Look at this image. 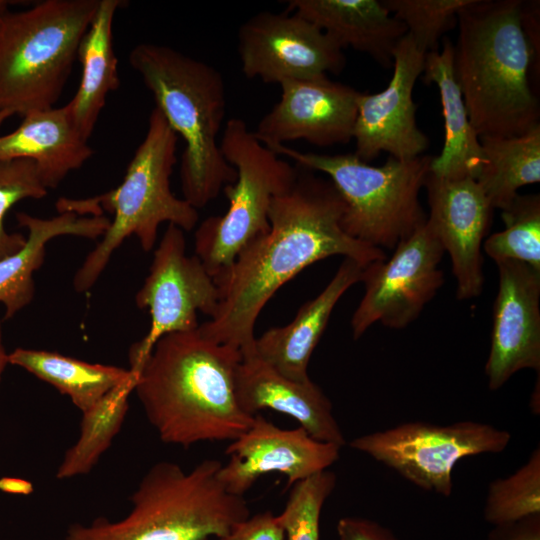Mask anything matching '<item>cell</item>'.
<instances>
[{
  "mask_svg": "<svg viewBox=\"0 0 540 540\" xmlns=\"http://www.w3.org/2000/svg\"><path fill=\"white\" fill-rule=\"evenodd\" d=\"M296 165L292 187L272 200L270 228L248 244L232 265L214 278L219 291L216 314L198 326L215 343L255 353V324L276 291L306 267L341 255L363 267L383 260L382 249L350 237L342 228L345 205L328 178Z\"/></svg>",
  "mask_w": 540,
  "mask_h": 540,
  "instance_id": "6da1fadb",
  "label": "cell"
},
{
  "mask_svg": "<svg viewBox=\"0 0 540 540\" xmlns=\"http://www.w3.org/2000/svg\"><path fill=\"white\" fill-rule=\"evenodd\" d=\"M242 353L198 329L160 338L138 371L136 393L160 440L189 447L233 441L252 425L235 393Z\"/></svg>",
  "mask_w": 540,
  "mask_h": 540,
  "instance_id": "7a4b0ae2",
  "label": "cell"
},
{
  "mask_svg": "<svg viewBox=\"0 0 540 540\" xmlns=\"http://www.w3.org/2000/svg\"><path fill=\"white\" fill-rule=\"evenodd\" d=\"M522 3L471 0L457 15L454 72L479 137L517 136L540 124L530 82L539 58L523 27Z\"/></svg>",
  "mask_w": 540,
  "mask_h": 540,
  "instance_id": "3957f363",
  "label": "cell"
},
{
  "mask_svg": "<svg viewBox=\"0 0 540 540\" xmlns=\"http://www.w3.org/2000/svg\"><path fill=\"white\" fill-rule=\"evenodd\" d=\"M157 107L185 147L180 181L183 199L201 209L236 180L218 135L226 113V86L212 65L170 46L139 43L129 54Z\"/></svg>",
  "mask_w": 540,
  "mask_h": 540,
  "instance_id": "277c9868",
  "label": "cell"
},
{
  "mask_svg": "<svg viewBox=\"0 0 540 540\" xmlns=\"http://www.w3.org/2000/svg\"><path fill=\"white\" fill-rule=\"evenodd\" d=\"M178 138L161 111L154 107L146 134L117 187L93 197H62L56 202L58 213L103 216L107 211L113 215L101 240L74 276L73 285L78 293L94 286L114 251L128 237L136 236L142 249L148 252L155 246L162 223L168 222L183 231L196 227L198 210L176 197L170 187V176L177 163Z\"/></svg>",
  "mask_w": 540,
  "mask_h": 540,
  "instance_id": "5b68a950",
  "label": "cell"
},
{
  "mask_svg": "<svg viewBox=\"0 0 540 540\" xmlns=\"http://www.w3.org/2000/svg\"><path fill=\"white\" fill-rule=\"evenodd\" d=\"M221 466L218 460L206 459L186 472L174 462H157L130 496L131 509L125 517L73 523L65 540L221 538L250 516L244 496L228 492L219 480Z\"/></svg>",
  "mask_w": 540,
  "mask_h": 540,
  "instance_id": "8992f818",
  "label": "cell"
},
{
  "mask_svg": "<svg viewBox=\"0 0 540 540\" xmlns=\"http://www.w3.org/2000/svg\"><path fill=\"white\" fill-rule=\"evenodd\" d=\"M100 0H44L0 17V112L54 107Z\"/></svg>",
  "mask_w": 540,
  "mask_h": 540,
  "instance_id": "52a82bcc",
  "label": "cell"
},
{
  "mask_svg": "<svg viewBox=\"0 0 540 540\" xmlns=\"http://www.w3.org/2000/svg\"><path fill=\"white\" fill-rule=\"evenodd\" d=\"M271 150L327 175L345 205L343 230L368 246L394 250L426 223L419 194L432 156L411 160L389 156L381 166H372L354 153L301 152L286 145Z\"/></svg>",
  "mask_w": 540,
  "mask_h": 540,
  "instance_id": "ba28073f",
  "label": "cell"
},
{
  "mask_svg": "<svg viewBox=\"0 0 540 540\" xmlns=\"http://www.w3.org/2000/svg\"><path fill=\"white\" fill-rule=\"evenodd\" d=\"M220 149L236 180L223 188L229 201L222 216H210L195 232V255L214 278L226 271L252 241L268 232L274 197L295 182L296 165L264 146L240 118L226 121Z\"/></svg>",
  "mask_w": 540,
  "mask_h": 540,
  "instance_id": "9c48e42d",
  "label": "cell"
},
{
  "mask_svg": "<svg viewBox=\"0 0 540 540\" xmlns=\"http://www.w3.org/2000/svg\"><path fill=\"white\" fill-rule=\"evenodd\" d=\"M511 440L490 424L460 421L450 425L406 422L355 438L350 447L395 470L406 480L445 497L452 492V470L462 458L499 453Z\"/></svg>",
  "mask_w": 540,
  "mask_h": 540,
  "instance_id": "30bf717a",
  "label": "cell"
},
{
  "mask_svg": "<svg viewBox=\"0 0 540 540\" xmlns=\"http://www.w3.org/2000/svg\"><path fill=\"white\" fill-rule=\"evenodd\" d=\"M138 308L149 311L146 335L132 345L130 369L138 372L156 342L174 332L196 330L197 312L216 314L219 291L213 277L194 254H186L184 231L168 224L154 251L149 273L136 294Z\"/></svg>",
  "mask_w": 540,
  "mask_h": 540,
  "instance_id": "8fae6325",
  "label": "cell"
},
{
  "mask_svg": "<svg viewBox=\"0 0 540 540\" xmlns=\"http://www.w3.org/2000/svg\"><path fill=\"white\" fill-rule=\"evenodd\" d=\"M445 251L427 223L401 241L390 259L362 269L364 295L351 318L354 339L375 322L402 329L413 322L444 282Z\"/></svg>",
  "mask_w": 540,
  "mask_h": 540,
  "instance_id": "7c38bea8",
  "label": "cell"
},
{
  "mask_svg": "<svg viewBox=\"0 0 540 540\" xmlns=\"http://www.w3.org/2000/svg\"><path fill=\"white\" fill-rule=\"evenodd\" d=\"M241 70L248 79L282 84L341 73L346 56L326 33L295 12L261 11L237 33Z\"/></svg>",
  "mask_w": 540,
  "mask_h": 540,
  "instance_id": "4fadbf2b",
  "label": "cell"
},
{
  "mask_svg": "<svg viewBox=\"0 0 540 540\" xmlns=\"http://www.w3.org/2000/svg\"><path fill=\"white\" fill-rule=\"evenodd\" d=\"M423 52L407 33L393 53V75L388 85L375 94L360 92L353 131L354 154L369 163L387 152L398 160L423 155L429 139L417 125L412 94L425 64Z\"/></svg>",
  "mask_w": 540,
  "mask_h": 540,
  "instance_id": "5bb4252c",
  "label": "cell"
},
{
  "mask_svg": "<svg viewBox=\"0 0 540 540\" xmlns=\"http://www.w3.org/2000/svg\"><path fill=\"white\" fill-rule=\"evenodd\" d=\"M424 187L429 206L426 223L450 256L456 297H477L484 284L481 249L494 209L471 176L440 177L429 171Z\"/></svg>",
  "mask_w": 540,
  "mask_h": 540,
  "instance_id": "9a60e30c",
  "label": "cell"
},
{
  "mask_svg": "<svg viewBox=\"0 0 540 540\" xmlns=\"http://www.w3.org/2000/svg\"><path fill=\"white\" fill-rule=\"evenodd\" d=\"M280 87V100L253 131L264 146L304 140L327 147L353 139L359 91L328 76L286 81Z\"/></svg>",
  "mask_w": 540,
  "mask_h": 540,
  "instance_id": "2e32d148",
  "label": "cell"
},
{
  "mask_svg": "<svg viewBox=\"0 0 540 540\" xmlns=\"http://www.w3.org/2000/svg\"><path fill=\"white\" fill-rule=\"evenodd\" d=\"M340 449L315 440L302 427L282 429L256 414L251 427L227 447L229 460L218 477L228 492L238 496L272 472L284 474L289 487L327 470L338 460Z\"/></svg>",
  "mask_w": 540,
  "mask_h": 540,
  "instance_id": "e0dca14e",
  "label": "cell"
},
{
  "mask_svg": "<svg viewBox=\"0 0 540 540\" xmlns=\"http://www.w3.org/2000/svg\"><path fill=\"white\" fill-rule=\"evenodd\" d=\"M496 265L499 287L485 365L492 391L520 370L540 371V270L515 260Z\"/></svg>",
  "mask_w": 540,
  "mask_h": 540,
  "instance_id": "ac0fdd59",
  "label": "cell"
},
{
  "mask_svg": "<svg viewBox=\"0 0 540 540\" xmlns=\"http://www.w3.org/2000/svg\"><path fill=\"white\" fill-rule=\"evenodd\" d=\"M239 407L250 416L272 409L294 418L312 438L342 448L345 437L333 416L332 404L311 379H288L256 354L242 357L235 373Z\"/></svg>",
  "mask_w": 540,
  "mask_h": 540,
  "instance_id": "d6986e66",
  "label": "cell"
},
{
  "mask_svg": "<svg viewBox=\"0 0 540 540\" xmlns=\"http://www.w3.org/2000/svg\"><path fill=\"white\" fill-rule=\"evenodd\" d=\"M363 268L355 260L344 258L331 281L300 307L290 323L273 327L255 339L256 356L288 379L309 380L307 367L331 313L342 295L361 281Z\"/></svg>",
  "mask_w": 540,
  "mask_h": 540,
  "instance_id": "ffe728a7",
  "label": "cell"
},
{
  "mask_svg": "<svg viewBox=\"0 0 540 540\" xmlns=\"http://www.w3.org/2000/svg\"><path fill=\"white\" fill-rule=\"evenodd\" d=\"M94 154L77 129L68 105L31 111L20 125L0 136V161H33L47 189H55L66 176Z\"/></svg>",
  "mask_w": 540,
  "mask_h": 540,
  "instance_id": "44dd1931",
  "label": "cell"
},
{
  "mask_svg": "<svg viewBox=\"0 0 540 540\" xmlns=\"http://www.w3.org/2000/svg\"><path fill=\"white\" fill-rule=\"evenodd\" d=\"M286 11L295 12L326 33L341 49L352 48L388 69L393 53L407 34L382 0H290Z\"/></svg>",
  "mask_w": 540,
  "mask_h": 540,
  "instance_id": "7402d4cb",
  "label": "cell"
},
{
  "mask_svg": "<svg viewBox=\"0 0 540 540\" xmlns=\"http://www.w3.org/2000/svg\"><path fill=\"white\" fill-rule=\"evenodd\" d=\"M18 224L28 231L24 245L15 253L0 259V303L5 318H12L33 299V274L44 263L47 243L60 236L71 235L87 239L102 237L109 226L106 216H82L60 212L51 218H39L26 213L16 215Z\"/></svg>",
  "mask_w": 540,
  "mask_h": 540,
  "instance_id": "603a6c76",
  "label": "cell"
},
{
  "mask_svg": "<svg viewBox=\"0 0 540 540\" xmlns=\"http://www.w3.org/2000/svg\"><path fill=\"white\" fill-rule=\"evenodd\" d=\"M422 80L434 83L439 91L444 118V145L432 157L429 171L440 177L471 176L476 179L483 154L479 136L470 123L460 86L454 72V46L444 37L441 50L428 52Z\"/></svg>",
  "mask_w": 540,
  "mask_h": 540,
  "instance_id": "cb8c5ba5",
  "label": "cell"
},
{
  "mask_svg": "<svg viewBox=\"0 0 540 540\" xmlns=\"http://www.w3.org/2000/svg\"><path fill=\"white\" fill-rule=\"evenodd\" d=\"M122 0H100L78 51L81 78L67 103L79 132L89 140L107 96L119 87L118 59L113 46V22Z\"/></svg>",
  "mask_w": 540,
  "mask_h": 540,
  "instance_id": "d4e9b609",
  "label": "cell"
},
{
  "mask_svg": "<svg viewBox=\"0 0 540 540\" xmlns=\"http://www.w3.org/2000/svg\"><path fill=\"white\" fill-rule=\"evenodd\" d=\"M8 361L69 396L81 413L133 374L131 369L89 363L46 350L16 348L8 354Z\"/></svg>",
  "mask_w": 540,
  "mask_h": 540,
  "instance_id": "484cf974",
  "label": "cell"
},
{
  "mask_svg": "<svg viewBox=\"0 0 540 540\" xmlns=\"http://www.w3.org/2000/svg\"><path fill=\"white\" fill-rule=\"evenodd\" d=\"M479 140L483 163L476 181L493 209H505L518 189L540 182V124L521 135Z\"/></svg>",
  "mask_w": 540,
  "mask_h": 540,
  "instance_id": "4316f807",
  "label": "cell"
},
{
  "mask_svg": "<svg viewBox=\"0 0 540 540\" xmlns=\"http://www.w3.org/2000/svg\"><path fill=\"white\" fill-rule=\"evenodd\" d=\"M137 379L138 372L133 371L128 380L82 413L78 440L65 452L56 472L57 479L85 475L94 468L122 427Z\"/></svg>",
  "mask_w": 540,
  "mask_h": 540,
  "instance_id": "83f0119b",
  "label": "cell"
},
{
  "mask_svg": "<svg viewBox=\"0 0 540 540\" xmlns=\"http://www.w3.org/2000/svg\"><path fill=\"white\" fill-rule=\"evenodd\" d=\"M504 229L483 242L485 253L498 262L515 260L540 270V195H520L501 210Z\"/></svg>",
  "mask_w": 540,
  "mask_h": 540,
  "instance_id": "f1b7e54d",
  "label": "cell"
},
{
  "mask_svg": "<svg viewBox=\"0 0 540 540\" xmlns=\"http://www.w3.org/2000/svg\"><path fill=\"white\" fill-rule=\"evenodd\" d=\"M540 514V448L513 474L493 480L488 487L485 521L500 525Z\"/></svg>",
  "mask_w": 540,
  "mask_h": 540,
  "instance_id": "f546056e",
  "label": "cell"
},
{
  "mask_svg": "<svg viewBox=\"0 0 540 540\" xmlns=\"http://www.w3.org/2000/svg\"><path fill=\"white\" fill-rule=\"evenodd\" d=\"M471 0H382L425 53L439 49L440 38L457 25L458 12Z\"/></svg>",
  "mask_w": 540,
  "mask_h": 540,
  "instance_id": "4dcf8cb0",
  "label": "cell"
},
{
  "mask_svg": "<svg viewBox=\"0 0 540 540\" xmlns=\"http://www.w3.org/2000/svg\"><path fill=\"white\" fill-rule=\"evenodd\" d=\"M336 480L327 469L293 484L285 508L277 516L285 540H320L321 510Z\"/></svg>",
  "mask_w": 540,
  "mask_h": 540,
  "instance_id": "1f68e13d",
  "label": "cell"
},
{
  "mask_svg": "<svg viewBox=\"0 0 540 540\" xmlns=\"http://www.w3.org/2000/svg\"><path fill=\"white\" fill-rule=\"evenodd\" d=\"M48 194L37 165L27 159L0 161V259L17 252L26 237L9 233L4 225L8 211L24 199H41Z\"/></svg>",
  "mask_w": 540,
  "mask_h": 540,
  "instance_id": "d6a6232c",
  "label": "cell"
},
{
  "mask_svg": "<svg viewBox=\"0 0 540 540\" xmlns=\"http://www.w3.org/2000/svg\"><path fill=\"white\" fill-rule=\"evenodd\" d=\"M219 540H285L283 527L271 511L248 517Z\"/></svg>",
  "mask_w": 540,
  "mask_h": 540,
  "instance_id": "836d02e7",
  "label": "cell"
},
{
  "mask_svg": "<svg viewBox=\"0 0 540 540\" xmlns=\"http://www.w3.org/2000/svg\"><path fill=\"white\" fill-rule=\"evenodd\" d=\"M339 540H399L389 529L375 521L344 517L338 521Z\"/></svg>",
  "mask_w": 540,
  "mask_h": 540,
  "instance_id": "e575fe53",
  "label": "cell"
},
{
  "mask_svg": "<svg viewBox=\"0 0 540 540\" xmlns=\"http://www.w3.org/2000/svg\"><path fill=\"white\" fill-rule=\"evenodd\" d=\"M486 540H540V514L495 525Z\"/></svg>",
  "mask_w": 540,
  "mask_h": 540,
  "instance_id": "d590c367",
  "label": "cell"
},
{
  "mask_svg": "<svg viewBox=\"0 0 540 540\" xmlns=\"http://www.w3.org/2000/svg\"><path fill=\"white\" fill-rule=\"evenodd\" d=\"M0 490L13 494H29L33 490L30 482L21 478L4 477L0 479Z\"/></svg>",
  "mask_w": 540,
  "mask_h": 540,
  "instance_id": "8d00e7d4",
  "label": "cell"
},
{
  "mask_svg": "<svg viewBox=\"0 0 540 540\" xmlns=\"http://www.w3.org/2000/svg\"><path fill=\"white\" fill-rule=\"evenodd\" d=\"M7 363H9L8 354L6 353L3 342H2V334H1V326H0V380H1L2 373Z\"/></svg>",
  "mask_w": 540,
  "mask_h": 540,
  "instance_id": "74e56055",
  "label": "cell"
},
{
  "mask_svg": "<svg viewBox=\"0 0 540 540\" xmlns=\"http://www.w3.org/2000/svg\"><path fill=\"white\" fill-rule=\"evenodd\" d=\"M11 5V1L0 0V17L5 13Z\"/></svg>",
  "mask_w": 540,
  "mask_h": 540,
  "instance_id": "f35d334b",
  "label": "cell"
},
{
  "mask_svg": "<svg viewBox=\"0 0 540 540\" xmlns=\"http://www.w3.org/2000/svg\"><path fill=\"white\" fill-rule=\"evenodd\" d=\"M12 115L7 112H0V126Z\"/></svg>",
  "mask_w": 540,
  "mask_h": 540,
  "instance_id": "ab89813d",
  "label": "cell"
}]
</instances>
